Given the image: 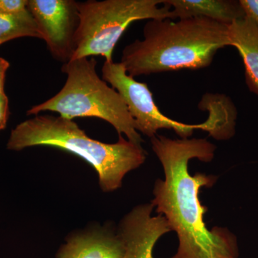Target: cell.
Masks as SVG:
<instances>
[{
  "label": "cell",
  "mask_w": 258,
  "mask_h": 258,
  "mask_svg": "<svg viewBox=\"0 0 258 258\" xmlns=\"http://www.w3.org/2000/svg\"><path fill=\"white\" fill-rule=\"evenodd\" d=\"M229 25L205 18L152 19L143 40L122 52L120 63L132 77L209 67L220 49L230 46Z\"/></svg>",
  "instance_id": "obj_2"
},
{
  "label": "cell",
  "mask_w": 258,
  "mask_h": 258,
  "mask_svg": "<svg viewBox=\"0 0 258 258\" xmlns=\"http://www.w3.org/2000/svg\"><path fill=\"white\" fill-rule=\"evenodd\" d=\"M0 45H2V43H1V42H0Z\"/></svg>",
  "instance_id": "obj_18"
},
{
  "label": "cell",
  "mask_w": 258,
  "mask_h": 258,
  "mask_svg": "<svg viewBox=\"0 0 258 258\" xmlns=\"http://www.w3.org/2000/svg\"><path fill=\"white\" fill-rule=\"evenodd\" d=\"M10 63L4 58L0 57V95L5 93V81L6 72L9 69Z\"/></svg>",
  "instance_id": "obj_17"
},
{
  "label": "cell",
  "mask_w": 258,
  "mask_h": 258,
  "mask_svg": "<svg viewBox=\"0 0 258 258\" xmlns=\"http://www.w3.org/2000/svg\"><path fill=\"white\" fill-rule=\"evenodd\" d=\"M171 8V20L210 19L230 25L246 16L240 0H165Z\"/></svg>",
  "instance_id": "obj_10"
},
{
  "label": "cell",
  "mask_w": 258,
  "mask_h": 258,
  "mask_svg": "<svg viewBox=\"0 0 258 258\" xmlns=\"http://www.w3.org/2000/svg\"><path fill=\"white\" fill-rule=\"evenodd\" d=\"M152 203L139 205L123 217L117 233L125 247L124 258H154L153 249L158 240L171 232L165 217H152Z\"/></svg>",
  "instance_id": "obj_8"
},
{
  "label": "cell",
  "mask_w": 258,
  "mask_h": 258,
  "mask_svg": "<svg viewBox=\"0 0 258 258\" xmlns=\"http://www.w3.org/2000/svg\"><path fill=\"white\" fill-rule=\"evenodd\" d=\"M151 142L164 172V179L155 181L151 203L179 239L177 251L171 258H238L235 234L224 227L208 230L204 221L208 208L202 205L200 190L212 187L217 176H192L188 170L191 159L211 161L216 146L205 139H171L158 134Z\"/></svg>",
  "instance_id": "obj_1"
},
{
  "label": "cell",
  "mask_w": 258,
  "mask_h": 258,
  "mask_svg": "<svg viewBox=\"0 0 258 258\" xmlns=\"http://www.w3.org/2000/svg\"><path fill=\"white\" fill-rule=\"evenodd\" d=\"M38 146L62 149L87 161L98 173L104 192L121 187L125 174L140 167L147 159L142 144L122 135L116 143H103L90 138L74 120L60 115H36L22 122L12 131L7 147L21 151Z\"/></svg>",
  "instance_id": "obj_3"
},
{
  "label": "cell",
  "mask_w": 258,
  "mask_h": 258,
  "mask_svg": "<svg viewBox=\"0 0 258 258\" xmlns=\"http://www.w3.org/2000/svg\"><path fill=\"white\" fill-rule=\"evenodd\" d=\"M28 8L52 57L64 63L72 60L80 24L78 2L28 0Z\"/></svg>",
  "instance_id": "obj_7"
},
{
  "label": "cell",
  "mask_w": 258,
  "mask_h": 258,
  "mask_svg": "<svg viewBox=\"0 0 258 258\" xmlns=\"http://www.w3.org/2000/svg\"><path fill=\"white\" fill-rule=\"evenodd\" d=\"M96 66L93 57L64 63L62 72L67 75V80L60 92L32 107L27 114L36 115L41 112L52 111L68 119L101 118L113 125L118 136L124 134L130 142L142 144L143 139L123 98L98 76Z\"/></svg>",
  "instance_id": "obj_4"
},
{
  "label": "cell",
  "mask_w": 258,
  "mask_h": 258,
  "mask_svg": "<svg viewBox=\"0 0 258 258\" xmlns=\"http://www.w3.org/2000/svg\"><path fill=\"white\" fill-rule=\"evenodd\" d=\"M28 0H0V13L18 15L28 11Z\"/></svg>",
  "instance_id": "obj_14"
},
{
  "label": "cell",
  "mask_w": 258,
  "mask_h": 258,
  "mask_svg": "<svg viewBox=\"0 0 258 258\" xmlns=\"http://www.w3.org/2000/svg\"><path fill=\"white\" fill-rule=\"evenodd\" d=\"M9 114V100L3 93L0 95V131L6 128Z\"/></svg>",
  "instance_id": "obj_15"
},
{
  "label": "cell",
  "mask_w": 258,
  "mask_h": 258,
  "mask_svg": "<svg viewBox=\"0 0 258 258\" xmlns=\"http://www.w3.org/2000/svg\"><path fill=\"white\" fill-rule=\"evenodd\" d=\"M102 78L123 98L135 120L137 131L149 138L155 137L158 131L163 128L174 130L181 139L189 138L196 129L208 130L206 122L186 124L163 114L156 105L147 83L138 82L129 76L120 62L105 61L102 67Z\"/></svg>",
  "instance_id": "obj_6"
},
{
  "label": "cell",
  "mask_w": 258,
  "mask_h": 258,
  "mask_svg": "<svg viewBox=\"0 0 258 258\" xmlns=\"http://www.w3.org/2000/svg\"><path fill=\"white\" fill-rule=\"evenodd\" d=\"M230 46L237 48L244 66L245 83L258 96V24L246 15L228 27Z\"/></svg>",
  "instance_id": "obj_11"
},
{
  "label": "cell",
  "mask_w": 258,
  "mask_h": 258,
  "mask_svg": "<svg viewBox=\"0 0 258 258\" xmlns=\"http://www.w3.org/2000/svg\"><path fill=\"white\" fill-rule=\"evenodd\" d=\"M24 37L42 39L36 21L30 11L18 15L0 13V42L3 44Z\"/></svg>",
  "instance_id": "obj_13"
},
{
  "label": "cell",
  "mask_w": 258,
  "mask_h": 258,
  "mask_svg": "<svg viewBox=\"0 0 258 258\" xmlns=\"http://www.w3.org/2000/svg\"><path fill=\"white\" fill-rule=\"evenodd\" d=\"M78 10L80 24L72 60L100 55L111 62L115 45L131 24L171 20V8L165 0H88L78 2Z\"/></svg>",
  "instance_id": "obj_5"
},
{
  "label": "cell",
  "mask_w": 258,
  "mask_h": 258,
  "mask_svg": "<svg viewBox=\"0 0 258 258\" xmlns=\"http://www.w3.org/2000/svg\"><path fill=\"white\" fill-rule=\"evenodd\" d=\"M240 4L249 18L258 24V0H240Z\"/></svg>",
  "instance_id": "obj_16"
},
{
  "label": "cell",
  "mask_w": 258,
  "mask_h": 258,
  "mask_svg": "<svg viewBox=\"0 0 258 258\" xmlns=\"http://www.w3.org/2000/svg\"><path fill=\"white\" fill-rule=\"evenodd\" d=\"M213 106L202 100L199 106L208 107L210 116L207 120L209 125L208 133L217 140H228L235 134L236 120L237 117V108L229 97L224 95L220 112L217 108L216 94H208Z\"/></svg>",
  "instance_id": "obj_12"
},
{
  "label": "cell",
  "mask_w": 258,
  "mask_h": 258,
  "mask_svg": "<svg viewBox=\"0 0 258 258\" xmlns=\"http://www.w3.org/2000/svg\"><path fill=\"white\" fill-rule=\"evenodd\" d=\"M123 241L108 226L88 227L71 234L56 258H124Z\"/></svg>",
  "instance_id": "obj_9"
}]
</instances>
